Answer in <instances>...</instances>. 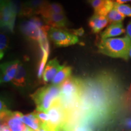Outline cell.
<instances>
[{
	"label": "cell",
	"mask_w": 131,
	"mask_h": 131,
	"mask_svg": "<svg viewBox=\"0 0 131 131\" xmlns=\"http://www.w3.org/2000/svg\"><path fill=\"white\" fill-rule=\"evenodd\" d=\"M130 112L131 88H126L114 73L104 70L81 79L79 100L61 131H72L77 126L106 130Z\"/></svg>",
	"instance_id": "cell-1"
},
{
	"label": "cell",
	"mask_w": 131,
	"mask_h": 131,
	"mask_svg": "<svg viewBox=\"0 0 131 131\" xmlns=\"http://www.w3.org/2000/svg\"><path fill=\"white\" fill-rule=\"evenodd\" d=\"M130 39L127 35L124 37L111 38L101 40L98 45V52L103 55L115 58L127 60L129 58Z\"/></svg>",
	"instance_id": "cell-2"
},
{
	"label": "cell",
	"mask_w": 131,
	"mask_h": 131,
	"mask_svg": "<svg viewBox=\"0 0 131 131\" xmlns=\"http://www.w3.org/2000/svg\"><path fill=\"white\" fill-rule=\"evenodd\" d=\"M60 94V85L50 84L39 88L35 92L30 95V97L35 103L36 109L47 112Z\"/></svg>",
	"instance_id": "cell-3"
},
{
	"label": "cell",
	"mask_w": 131,
	"mask_h": 131,
	"mask_svg": "<svg viewBox=\"0 0 131 131\" xmlns=\"http://www.w3.org/2000/svg\"><path fill=\"white\" fill-rule=\"evenodd\" d=\"M47 114L49 117V122L42 125L41 129L61 131L66 120L67 112L58 98L52 103Z\"/></svg>",
	"instance_id": "cell-4"
},
{
	"label": "cell",
	"mask_w": 131,
	"mask_h": 131,
	"mask_svg": "<svg viewBox=\"0 0 131 131\" xmlns=\"http://www.w3.org/2000/svg\"><path fill=\"white\" fill-rule=\"evenodd\" d=\"M50 27L47 25H44L42 20L39 18L33 17L23 23L21 30L29 39L39 42L42 38L47 37Z\"/></svg>",
	"instance_id": "cell-5"
},
{
	"label": "cell",
	"mask_w": 131,
	"mask_h": 131,
	"mask_svg": "<svg viewBox=\"0 0 131 131\" xmlns=\"http://www.w3.org/2000/svg\"><path fill=\"white\" fill-rule=\"evenodd\" d=\"M47 36L54 45L58 47H68L79 42L77 36L61 29L50 27Z\"/></svg>",
	"instance_id": "cell-6"
},
{
	"label": "cell",
	"mask_w": 131,
	"mask_h": 131,
	"mask_svg": "<svg viewBox=\"0 0 131 131\" xmlns=\"http://www.w3.org/2000/svg\"><path fill=\"white\" fill-rule=\"evenodd\" d=\"M23 114L6 109L1 111V124L6 126L12 131H25L27 126L22 122Z\"/></svg>",
	"instance_id": "cell-7"
},
{
	"label": "cell",
	"mask_w": 131,
	"mask_h": 131,
	"mask_svg": "<svg viewBox=\"0 0 131 131\" xmlns=\"http://www.w3.org/2000/svg\"><path fill=\"white\" fill-rule=\"evenodd\" d=\"M17 15L15 12L10 0L1 2V27H6L13 32L15 20Z\"/></svg>",
	"instance_id": "cell-8"
},
{
	"label": "cell",
	"mask_w": 131,
	"mask_h": 131,
	"mask_svg": "<svg viewBox=\"0 0 131 131\" xmlns=\"http://www.w3.org/2000/svg\"><path fill=\"white\" fill-rule=\"evenodd\" d=\"M49 3L48 0H27L23 3V9L20 16L30 17L34 15L40 14L42 9Z\"/></svg>",
	"instance_id": "cell-9"
},
{
	"label": "cell",
	"mask_w": 131,
	"mask_h": 131,
	"mask_svg": "<svg viewBox=\"0 0 131 131\" xmlns=\"http://www.w3.org/2000/svg\"><path fill=\"white\" fill-rule=\"evenodd\" d=\"M19 63L20 62L19 60H15L3 63L1 65V83L12 81L14 77L15 76Z\"/></svg>",
	"instance_id": "cell-10"
},
{
	"label": "cell",
	"mask_w": 131,
	"mask_h": 131,
	"mask_svg": "<svg viewBox=\"0 0 131 131\" xmlns=\"http://www.w3.org/2000/svg\"><path fill=\"white\" fill-rule=\"evenodd\" d=\"M41 18L46 25L54 28H64L68 23L65 14H52Z\"/></svg>",
	"instance_id": "cell-11"
},
{
	"label": "cell",
	"mask_w": 131,
	"mask_h": 131,
	"mask_svg": "<svg viewBox=\"0 0 131 131\" xmlns=\"http://www.w3.org/2000/svg\"><path fill=\"white\" fill-rule=\"evenodd\" d=\"M63 67V66L60 64V63L57 58H54L49 61L46 66L42 74V78L43 81L46 83L52 81L57 73Z\"/></svg>",
	"instance_id": "cell-12"
},
{
	"label": "cell",
	"mask_w": 131,
	"mask_h": 131,
	"mask_svg": "<svg viewBox=\"0 0 131 131\" xmlns=\"http://www.w3.org/2000/svg\"><path fill=\"white\" fill-rule=\"evenodd\" d=\"M109 22L107 16L94 14L90 18L89 26L91 27L92 32L94 34H98L106 27Z\"/></svg>",
	"instance_id": "cell-13"
},
{
	"label": "cell",
	"mask_w": 131,
	"mask_h": 131,
	"mask_svg": "<svg viewBox=\"0 0 131 131\" xmlns=\"http://www.w3.org/2000/svg\"><path fill=\"white\" fill-rule=\"evenodd\" d=\"M126 32L122 23H111L108 26L105 30L101 34V40L111 38L112 37H118Z\"/></svg>",
	"instance_id": "cell-14"
},
{
	"label": "cell",
	"mask_w": 131,
	"mask_h": 131,
	"mask_svg": "<svg viewBox=\"0 0 131 131\" xmlns=\"http://www.w3.org/2000/svg\"><path fill=\"white\" fill-rule=\"evenodd\" d=\"M27 79V71L26 69V67L21 64L19 63L16 71L15 76L12 80V83L16 87L22 88L26 85Z\"/></svg>",
	"instance_id": "cell-15"
},
{
	"label": "cell",
	"mask_w": 131,
	"mask_h": 131,
	"mask_svg": "<svg viewBox=\"0 0 131 131\" xmlns=\"http://www.w3.org/2000/svg\"><path fill=\"white\" fill-rule=\"evenodd\" d=\"M52 14H65L63 6L58 3H49L42 9L40 15L45 16Z\"/></svg>",
	"instance_id": "cell-16"
},
{
	"label": "cell",
	"mask_w": 131,
	"mask_h": 131,
	"mask_svg": "<svg viewBox=\"0 0 131 131\" xmlns=\"http://www.w3.org/2000/svg\"><path fill=\"white\" fill-rule=\"evenodd\" d=\"M22 122L34 131H39L41 129L40 120L33 112L27 115H23L22 117Z\"/></svg>",
	"instance_id": "cell-17"
},
{
	"label": "cell",
	"mask_w": 131,
	"mask_h": 131,
	"mask_svg": "<svg viewBox=\"0 0 131 131\" xmlns=\"http://www.w3.org/2000/svg\"><path fill=\"white\" fill-rule=\"evenodd\" d=\"M72 73V68L69 66H64L58 71L53 80H52V84L60 85L67 78L70 77Z\"/></svg>",
	"instance_id": "cell-18"
},
{
	"label": "cell",
	"mask_w": 131,
	"mask_h": 131,
	"mask_svg": "<svg viewBox=\"0 0 131 131\" xmlns=\"http://www.w3.org/2000/svg\"><path fill=\"white\" fill-rule=\"evenodd\" d=\"M126 16L119 13L115 8L114 7L112 10L107 14V18L109 19V21L111 23H122Z\"/></svg>",
	"instance_id": "cell-19"
},
{
	"label": "cell",
	"mask_w": 131,
	"mask_h": 131,
	"mask_svg": "<svg viewBox=\"0 0 131 131\" xmlns=\"http://www.w3.org/2000/svg\"><path fill=\"white\" fill-rule=\"evenodd\" d=\"M114 7L124 16L131 17V6L126 4H119L115 1Z\"/></svg>",
	"instance_id": "cell-20"
},
{
	"label": "cell",
	"mask_w": 131,
	"mask_h": 131,
	"mask_svg": "<svg viewBox=\"0 0 131 131\" xmlns=\"http://www.w3.org/2000/svg\"><path fill=\"white\" fill-rule=\"evenodd\" d=\"M8 37L3 32H1L0 34V58L1 60L4 56L8 47Z\"/></svg>",
	"instance_id": "cell-21"
},
{
	"label": "cell",
	"mask_w": 131,
	"mask_h": 131,
	"mask_svg": "<svg viewBox=\"0 0 131 131\" xmlns=\"http://www.w3.org/2000/svg\"><path fill=\"white\" fill-rule=\"evenodd\" d=\"M34 115L37 117V118L40 120L41 123V127L43 124H47L49 121V117L47 112H43V111H41L36 109L35 111L33 112Z\"/></svg>",
	"instance_id": "cell-22"
},
{
	"label": "cell",
	"mask_w": 131,
	"mask_h": 131,
	"mask_svg": "<svg viewBox=\"0 0 131 131\" xmlns=\"http://www.w3.org/2000/svg\"><path fill=\"white\" fill-rule=\"evenodd\" d=\"M106 0H92L89 4L94 10V14H97L98 12L102 9Z\"/></svg>",
	"instance_id": "cell-23"
},
{
	"label": "cell",
	"mask_w": 131,
	"mask_h": 131,
	"mask_svg": "<svg viewBox=\"0 0 131 131\" xmlns=\"http://www.w3.org/2000/svg\"><path fill=\"white\" fill-rule=\"evenodd\" d=\"M126 35L129 37L131 41V21L127 25L126 29Z\"/></svg>",
	"instance_id": "cell-24"
},
{
	"label": "cell",
	"mask_w": 131,
	"mask_h": 131,
	"mask_svg": "<svg viewBox=\"0 0 131 131\" xmlns=\"http://www.w3.org/2000/svg\"><path fill=\"white\" fill-rule=\"evenodd\" d=\"M1 131H12L6 126L1 124Z\"/></svg>",
	"instance_id": "cell-25"
},
{
	"label": "cell",
	"mask_w": 131,
	"mask_h": 131,
	"mask_svg": "<svg viewBox=\"0 0 131 131\" xmlns=\"http://www.w3.org/2000/svg\"><path fill=\"white\" fill-rule=\"evenodd\" d=\"M130 1L131 0H115V2L119 3V4H124L125 3L130 2Z\"/></svg>",
	"instance_id": "cell-26"
},
{
	"label": "cell",
	"mask_w": 131,
	"mask_h": 131,
	"mask_svg": "<svg viewBox=\"0 0 131 131\" xmlns=\"http://www.w3.org/2000/svg\"><path fill=\"white\" fill-rule=\"evenodd\" d=\"M129 58H131V45H130V49H129Z\"/></svg>",
	"instance_id": "cell-27"
},
{
	"label": "cell",
	"mask_w": 131,
	"mask_h": 131,
	"mask_svg": "<svg viewBox=\"0 0 131 131\" xmlns=\"http://www.w3.org/2000/svg\"><path fill=\"white\" fill-rule=\"evenodd\" d=\"M39 131H56V130H43V129H40Z\"/></svg>",
	"instance_id": "cell-28"
},
{
	"label": "cell",
	"mask_w": 131,
	"mask_h": 131,
	"mask_svg": "<svg viewBox=\"0 0 131 131\" xmlns=\"http://www.w3.org/2000/svg\"><path fill=\"white\" fill-rule=\"evenodd\" d=\"M86 1H87V2H88V3H89L92 1V0H86Z\"/></svg>",
	"instance_id": "cell-29"
},
{
	"label": "cell",
	"mask_w": 131,
	"mask_h": 131,
	"mask_svg": "<svg viewBox=\"0 0 131 131\" xmlns=\"http://www.w3.org/2000/svg\"><path fill=\"white\" fill-rule=\"evenodd\" d=\"M4 1V0H0V1H1V2H2V1Z\"/></svg>",
	"instance_id": "cell-30"
}]
</instances>
